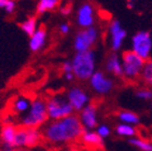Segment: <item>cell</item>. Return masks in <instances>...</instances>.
Here are the masks:
<instances>
[{"label": "cell", "mask_w": 152, "mask_h": 151, "mask_svg": "<svg viewBox=\"0 0 152 151\" xmlns=\"http://www.w3.org/2000/svg\"><path fill=\"white\" fill-rule=\"evenodd\" d=\"M84 128L82 126L79 117L71 116L61 120L52 121L45 125L42 135L47 140L53 144L70 142L81 138Z\"/></svg>", "instance_id": "cell-1"}, {"label": "cell", "mask_w": 152, "mask_h": 151, "mask_svg": "<svg viewBox=\"0 0 152 151\" xmlns=\"http://www.w3.org/2000/svg\"><path fill=\"white\" fill-rule=\"evenodd\" d=\"M72 73L79 80H90L95 73L96 67V56L93 51L76 53L72 61Z\"/></svg>", "instance_id": "cell-2"}, {"label": "cell", "mask_w": 152, "mask_h": 151, "mask_svg": "<svg viewBox=\"0 0 152 151\" xmlns=\"http://www.w3.org/2000/svg\"><path fill=\"white\" fill-rule=\"evenodd\" d=\"M48 119L47 102L41 98H36L31 102L28 111L20 120V125L26 128H38Z\"/></svg>", "instance_id": "cell-3"}, {"label": "cell", "mask_w": 152, "mask_h": 151, "mask_svg": "<svg viewBox=\"0 0 152 151\" xmlns=\"http://www.w3.org/2000/svg\"><path fill=\"white\" fill-rule=\"evenodd\" d=\"M121 62H122L123 77L127 80H134L140 77L141 70L146 61L132 51H125L122 54Z\"/></svg>", "instance_id": "cell-4"}, {"label": "cell", "mask_w": 152, "mask_h": 151, "mask_svg": "<svg viewBox=\"0 0 152 151\" xmlns=\"http://www.w3.org/2000/svg\"><path fill=\"white\" fill-rule=\"evenodd\" d=\"M152 50L151 34L147 30L137 32L132 37V52L137 54L145 61H148Z\"/></svg>", "instance_id": "cell-5"}, {"label": "cell", "mask_w": 152, "mask_h": 151, "mask_svg": "<svg viewBox=\"0 0 152 151\" xmlns=\"http://www.w3.org/2000/svg\"><path fill=\"white\" fill-rule=\"evenodd\" d=\"M48 117L53 121L61 120L73 114V109L67 99L61 97H53L47 102Z\"/></svg>", "instance_id": "cell-6"}, {"label": "cell", "mask_w": 152, "mask_h": 151, "mask_svg": "<svg viewBox=\"0 0 152 151\" xmlns=\"http://www.w3.org/2000/svg\"><path fill=\"white\" fill-rule=\"evenodd\" d=\"M97 38H98V30L95 27L81 29L75 36L73 48L77 53L91 51L92 47L96 43Z\"/></svg>", "instance_id": "cell-7"}, {"label": "cell", "mask_w": 152, "mask_h": 151, "mask_svg": "<svg viewBox=\"0 0 152 151\" xmlns=\"http://www.w3.org/2000/svg\"><path fill=\"white\" fill-rule=\"evenodd\" d=\"M90 84L96 93L105 95L110 93L113 89V81L108 78L102 71H95L90 78Z\"/></svg>", "instance_id": "cell-8"}, {"label": "cell", "mask_w": 152, "mask_h": 151, "mask_svg": "<svg viewBox=\"0 0 152 151\" xmlns=\"http://www.w3.org/2000/svg\"><path fill=\"white\" fill-rule=\"evenodd\" d=\"M66 99L72 107L73 111H81L85 106L88 105L90 97L82 87L73 86L68 91Z\"/></svg>", "instance_id": "cell-9"}, {"label": "cell", "mask_w": 152, "mask_h": 151, "mask_svg": "<svg viewBox=\"0 0 152 151\" xmlns=\"http://www.w3.org/2000/svg\"><path fill=\"white\" fill-rule=\"evenodd\" d=\"M77 23L81 28L86 29L93 27L95 23V10L91 3H82L77 12Z\"/></svg>", "instance_id": "cell-10"}, {"label": "cell", "mask_w": 152, "mask_h": 151, "mask_svg": "<svg viewBox=\"0 0 152 151\" xmlns=\"http://www.w3.org/2000/svg\"><path fill=\"white\" fill-rule=\"evenodd\" d=\"M109 34H110L111 49L113 51L120 50L126 38V30L122 27L120 21L113 20L110 23V25H109Z\"/></svg>", "instance_id": "cell-11"}, {"label": "cell", "mask_w": 152, "mask_h": 151, "mask_svg": "<svg viewBox=\"0 0 152 151\" xmlns=\"http://www.w3.org/2000/svg\"><path fill=\"white\" fill-rule=\"evenodd\" d=\"M79 119L81 121L83 128L86 130V131H92L94 128H96L97 125H98L96 106L93 104H88V106H85L80 111Z\"/></svg>", "instance_id": "cell-12"}, {"label": "cell", "mask_w": 152, "mask_h": 151, "mask_svg": "<svg viewBox=\"0 0 152 151\" xmlns=\"http://www.w3.org/2000/svg\"><path fill=\"white\" fill-rule=\"evenodd\" d=\"M18 128L12 124H4L1 128L0 139L6 149H14V139Z\"/></svg>", "instance_id": "cell-13"}, {"label": "cell", "mask_w": 152, "mask_h": 151, "mask_svg": "<svg viewBox=\"0 0 152 151\" xmlns=\"http://www.w3.org/2000/svg\"><path fill=\"white\" fill-rule=\"evenodd\" d=\"M47 41V30L44 27H39L31 37H29V48L32 52H38L44 47Z\"/></svg>", "instance_id": "cell-14"}, {"label": "cell", "mask_w": 152, "mask_h": 151, "mask_svg": "<svg viewBox=\"0 0 152 151\" xmlns=\"http://www.w3.org/2000/svg\"><path fill=\"white\" fill-rule=\"evenodd\" d=\"M82 142L85 146L94 149H102L104 148V140L102 137L94 131H86L84 130L81 136Z\"/></svg>", "instance_id": "cell-15"}, {"label": "cell", "mask_w": 152, "mask_h": 151, "mask_svg": "<svg viewBox=\"0 0 152 151\" xmlns=\"http://www.w3.org/2000/svg\"><path fill=\"white\" fill-rule=\"evenodd\" d=\"M106 70L117 77H123L122 62L118 54L112 53L106 61Z\"/></svg>", "instance_id": "cell-16"}, {"label": "cell", "mask_w": 152, "mask_h": 151, "mask_svg": "<svg viewBox=\"0 0 152 151\" xmlns=\"http://www.w3.org/2000/svg\"><path fill=\"white\" fill-rule=\"evenodd\" d=\"M118 118L124 124H129L134 126L135 124L139 123V117H138V114L133 112V111H129V110L120 111V112L118 113Z\"/></svg>", "instance_id": "cell-17"}, {"label": "cell", "mask_w": 152, "mask_h": 151, "mask_svg": "<svg viewBox=\"0 0 152 151\" xmlns=\"http://www.w3.org/2000/svg\"><path fill=\"white\" fill-rule=\"evenodd\" d=\"M30 104H31V102H30L27 97H24V96L18 97V98H15L14 102H13L12 109L16 113H24V112L26 113L27 111H28V109H29Z\"/></svg>", "instance_id": "cell-18"}, {"label": "cell", "mask_w": 152, "mask_h": 151, "mask_svg": "<svg viewBox=\"0 0 152 151\" xmlns=\"http://www.w3.org/2000/svg\"><path fill=\"white\" fill-rule=\"evenodd\" d=\"M115 133L119 135V136L122 137H129V138H133L136 135V130L133 125L129 124H124V123H121V124H118L115 126Z\"/></svg>", "instance_id": "cell-19"}, {"label": "cell", "mask_w": 152, "mask_h": 151, "mask_svg": "<svg viewBox=\"0 0 152 151\" xmlns=\"http://www.w3.org/2000/svg\"><path fill=\"white\" fill-rule=\"evenodd\" d=\"M140 78L143 83L152 86V59H148L145 62L140 73Z\"/></svg>", "instance_id": "cell-20"}, {"label": "cell", "mask_w": 152, "mask_h": 151, "mask_svg": "<svg viewBox=\"0 0 152 151\" xmlns=\"http://www.w3.org/2000/svg\"><path fill=\"white\" fill-rule=\"evenodd\" d=\"M27 139H26V147H34L38 145V142L41 139V133L38 128H26Z\"/></svg>", "instance_id": "cell-21"}, {"label": "cell", "mask_w": 152, "mask_h": 151, "mask_svg": "<svg viewBox=\"0 0 152 151\" xmlns=\"http://www.w3.org/2000/svg\"><path fill=\"white\" fill-rule=\"evenodd\" d=\"M20 29H22L23 32H25L27 36L31 37L36 32V30L38 29L36 18H27L26 21H24L23 23L20 24Z\"/></svg>", "instance_id": "cell-22"}, {"label": "cell", "mask_w": 152, "mask_h": 151, "mask_svg": "<svg viewBox=\"0 0 152 151\" xmlns=\"http://www.w3.org/2000/svg\"><path fill=\"white\" fill-rule=\"evenodd\" d=\"M58 4L59 2L57 0H40L37 4V12L38 13H45L48 11H52Z\"/></svg>", "instance_id": "cell-23"}, {"label": "cell", "mask_w": 152, "mask_h": 151, "mask_svg": "<svg viewBox=\"0 0 152 151\" xmlns=\"http://www.w3.org/2000/svg\"><path fill=\"white\" fill-rule=\"evenodd\" d=\"M129 142L132 146L138 148L140 151H152V144L146 139L138 138V137H133V138H129Z\"/></svg>", "instance_id": "cell-24"}, {"label": "cell", "mask_w": 152, "mask_h": 151, "mask_svg": "<svg viewBox=\"0 0 152 151\" xmlns=\"http://www.w3.org/2000/svg\"><path fill=\"white\" fill-rule=\"evenodd\" d=\"M26 139H27V133L26 128H18L16 134H15L14 139V148H23L26 147Z\"/></svg>", "instance_id": "cell-25"}, {"label": "cell", "mask_w": 152, "mask_h": 151, "mask_svg": "<svg viewBox=\"0 0 152 151\" xmlns=\"http://www.w3.org/2000/svg\"><path fill=\"white\" fill-rule=\"evenodd\" d=\"M135 95L137 98L142 99V100H150V99H152V90H150L148 87L139 89V90L136 91Z\"/></svg>", "instance_id": "cell-26"}, {"label": "cell", "mask_w": 152, "mask_h": 151, "mask_svg": "<svg viewBox=\"0 0 152 151\" xmlns=\"http://www.w3.org/2000/svg\"><path fill=\"white\" fill-rule=\"evenodd\" d=\"M95 132H96V133L98 134L100 137H102V139H104V138H106V137L110 136V134H111V130H110V128H109L108 125H106V124L97 125L96 131H95Z\"/></svg>", "instance_id": "cell-27"}, {"label": "cell", "mask_w": 152, "mask_h": 151, "mask_svg": "<svg viewBox=\"0 0 152 151\" xmlns=\"http://www.w3.org/2000/svg\"><path fill=\"white\" fill-rule=\"evenodd\" d=\"M15 8H16V6H15L14 1H13V0H8V1H7L6 7H4V10H6L7 13L11 14V13H13V12H14Z\"/></svg>", "instance_id": "cell-28"}, {"label": "cell", "mask_w": 152, "mask_h": 151, "mask_svg": "<svg viewBox=\"0 0 152 151\" xmlns=\"http://www.w3.org/2000/svg\"><path fill=\"white\" fill-rule=\"evenodd\" d=\"M61 70L64 71V73H72V65H71V62H64L63 65H61Z\"/></svg>", "instance_id": "cell-29"}, {"label": "cell", "mask_w": 152, "mask_h": 151, "mask_svg": "<svg viewBox=\"0 0 152 151\" xmlns=\"http://www.w3.org/2000/svg\"><path fill=\"white\" fill-rule=\"evenodd\" d=\"M69 30H70V25L68 23H63L59 25V32L63 35H67L68 32H69Z\"/></svg>", "instance_id": "cell-30"}, {"label": "cell", "mask_w": 152, "mask_h": 151, "mask_svg": "<svg viewBox=\"0 0 152 151\" xmlns=\"http://www.w3.org/2000/svg\"><path fill=\"white\" fill-rule=\"evenodd\" d=\"M70 11H71V6H68V4L61 8V13L63 15H68L70 13Z\"/></svg>", "instance_id": "cell-31"}, {"label": "cell", "mask_w": 152, "mask_h": 151, "mask_svg": "<svg viewBox=\"0 0 152 151\" xmlns=\"http://www.w3.org/2000/svg\"><path fill=\"white\" fill-rule=\"evenodd\" d=\"M76 78L73 73H65V79L67 80V81H72L73 79Z\"/></svg>", "instance_id": "cell-32"}, {"label": "cell", "mask_w": 152, "mask_h": 151, "mask_svg": "<svg viewBox=\"0 0 152 151\" xmlns=\"http://www.w3.org/2000/svg\"><path fill=\"white\" fill-rule=\"evenodd\" d=\"M3 151H27L23 148H14V149H4Z\"/></svg>", "instance_id": "cell-33"}, {"label": "cell", "mask_w": 152, "mask_h": 151, "mask_svg": "<svg viewBox=\"0 0 152 151\" xmlns=\"http://www.w3.org/2000/svg\"><path fill=\"white\" fill-rule=\"evenodd\" d=\"M7 1H8V0H0V8H1V9H4V7H6V4H7Z\"/></svg>", "instance_id": "cell-34"}, {"label": "cell", "mask_w": 152, "mask_h": 151, "mask_svg": "<svg viewBox=\"0 0 152 151\" xmlns=\"http://www.w3.org/2000/svg\"><path fill=\"white\" fill-rule=\"evenodd\" d=\"M126 7H127L129 9H133V8H134V2H133V1H127Z\"/></svg>", "instance_id": "cell-35"}, {"label": "cell", "mask_w": 152, "mask_h": 151, "mask_svg": "<svg viewBox=\"0 0 152 151\" xmlns=\"http://www.w3.org/2000/svg\"><path fill=\"white\" fill-rule=\"evenodd\" d=\"M0 116H1V112H0Z\"/></svg>", "instance_id": "cell-36"}]
</instances>
